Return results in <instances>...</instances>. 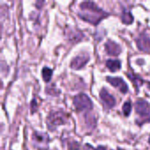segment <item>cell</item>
<instances>
[{"mask_svg": "<svg viewBox=\"0 0 150 150\" xmlns=\"http://www.w3.org/2000/svg\"><path fill=\"white\" fill-rule=\"evenodd\" d=\"M119 150H120V149H119Z\"/></svg>", "mask_w": 150, "mask_h": 150, "instance_id": "cell-20", "label": "cell"}, {"mask_svg": "<svg viewBox=\"0 0 150 150\" xmlns=\"http://www.w3.org/2000/svg\"><path fill=\"white\" fill-rule=\"evenodd\" d=\"M99 96H100L101 100L106 105L107 108H112L115 105V104H116L115 98L105 89L101 90V91L99 92Z\"/></svg>", "mask_w": 150, "mask_h": 150, "instance_id": "cell-8", "label": "cell"}, {"mask_svg": "<svg viewBox=\"0 0 150 150\" xmlns=\"http://www.w3.org/2000/svg\"><path fill=\"white\" fill-rule=\"evenodd\" d=\"M107 82L110 83L112 86L118 88L122 93H127L128 91V87L127 83L124 82L122 78L120 77H112V76H107L106 78Z\"/></svg>", "mask_w": 150, "mask_h": 150, "instance_id": "cell-6", "label": "cell"}, {"mask_svg": "<svg viewBox=\"0 0 150 150\" xmlns=\"http://www.w3.org/2000/svg\"><path fill=\"white\" fill-rule=\"evenodd\" d=\"M149 144H150V136H149Z\"/></svg>", "mask_w": 150, "mask_h": 150, "instance_id": "cell-19", "label": "cell"}, {"mask_svg": "<svg viewBox=\"0 0 150 150\" xmlns=\"http://www.w3.org/2000/svg\"><path fill=\"white\" fill-rule=\"evenodd\" d=\"M79 144L78 143H76V142H72V143H70L69 144V150H78L79 149Z\"/></svg>", "mask_w": 150, "mask_h": 150, "instance_id": "cell-17", "label": "cell"}, {"mask_svg": "<svg viewBox=\"0 0 150 150\" xmlns=\"http://www.w3.org/2000/svg\"><path fill=\"white\" fill-rule=\"evenodd\" d=\"M105 47L106 53L110 55L117 56L121 52V48H120V45H118L117 43H115L114 41H112V40H108L105 43Z\"/></svg>", "mask_w": 150, "mask_h": 150, "instance_id": "cell-9", "label": "cell"}, {"mask_svg": "<svg viewBox=\"0 0 150 150\" xmlns=\"http://www.w3.org/2000/svg\"><path fill=\"white\" fill-rule=\"evenodd\" d=\"M106 67L111 70V71H117L121 68V62L119 60H107L106 61Z\"/></svg>", "mask_w": 150, "mask_h": 150, "instance_id": "cell-11", "label": "cell"}, {"mask_svg": "<svg viewBox=\"0 0 150 150\" xmlns=\"http://www.w3.org/2000/svg\"><path fill=\"white\" fill-rule=\"evenodd\" d=\"M90 60V56L86 53H82L76 56L70 63V67L74 69H82Z\"/></svg>", "mask_w": 150, "mask_h": 150, "instance_id": "cell-5", "label": "cell"}, {"mask_svg": "<svg viewBox=\"0 0 150 150\" xmlns=\"http://www.w3.org/2000/svg\"><path fill=\"white\" fill-rule=\"evenodd\" d=\"M85 149L86 150H106V149H105V147H103V146H100V147H98L97 149H94L91 145L86 144V145H85Z\"/></svg>", "mask_w": 150, "mask_h": 150, "instance_id": "cell-16", "label": "cell"}, {"mask_svg": "<svg viewBox=\"0 0 150 150\" xmlns=\"http://www.w3.org/2000/svg\"><path fill=\"white\" fill-rule=\"evenodd\" d=\"M52 75H53V70L49 68H43L42 69V77H43V80L45 82H49L51 77H52Z\"/></svg>", "mask_w": 150, "mask_h": 150, "instance_id": "cell-14", "label": "cell"}, {"mask_svg": "<svg viewBox=\"0 0 150 150\" xmlns=\"http://www.w3.org/2000/svg\"><path fill=\"white\" fill-rule=\"evenodd\" d=\"M32 105H31V111H32V113H33L34 112V108L36 109V107H37V105H36V101L33 99V101H32V104H31Z\"/></svg>", "mask_w": 150, "mask_h": 150, "instance_id": "cell-18", "label": "cell"}, {"mask_svg": "<svg viewBox=\"0 0 150 150\" xmlns=\"http://www.w3.org/2000/svg\"><path fill=\"white\" fill-rule=\"evenodd\" d=\"M136 43L140 50L148 52L150 51V37L146 33H142L136 39Z\"/></svg>", "mask_w": 150, "mask_h": 150, "instance_id": "cell-7", "label": "cell"}, {"mask_svg": "<svg viewBox=\"0 0 150 150\" xmlns=\"http://www.w3.org/2000/svg\"><path fill=\"white\" fill-rule=\"evenodd\" d=\"M122 110H123V112H124V115L125 116H128L131 112V110H132V105H131V103L129 101L126 102L122 107Z\"/></svg>", "mask_w": 150, "mask_h": 150, "instance_id": "cell-15", "label": "cell"}, {"mask_svg": "<svg viewBox=\"0 0 150 150\" xmlns=\"http://www.w3.org/2000/svg\"><path fill=\"white\" fill-rule=\"evenodd\" d=\"M69 39L70 41H73V42H77L79 41L82 38H83V34L78 32V31H73V30H69V35H68Z\"/></svg>", "mask_w": 150, "mask_h": 150, "instance_id": "cell-12", "label": "cell"}, {"mask_svg": "<svg viewBox=\"0 0 150 150\" xmlns=\"http://www.w3.org/2000/svg\"><path fill=\"white\" fill-rule=\"evenodd\" d=\"M33 142H35L37 144L40 143V144H47L49 142V138L46 134H41V133H38L35 132L33 134Z\"/></svg>", "mask_w": 150, "mask_h": 150, "instance_id": "cell-10", "label": "cell"}, {"mask_svg": "<svg viewBox=\"0 0 150 150\" xmlns=\"http://www.w3.org/2000/svg\"><path fill=\"white\" fill-rule=\"evenodd\" d=\"M74 105L76 109L78 112H83V111H90L92 109V102L89 98V97L85 94H78L73 99Z\"/></svg>", "mask_w": 150, "mask_h": 150, "instance_id": "cell-2", "label": "cell"}, {"mask_svg": "<svg viewBox=\"0 0 150 150\" xmlns=\"http://www.w3.org/2000/svg\"><path fill=\"white\" fill-rule=\"evenodd\" d=\"M134 108L137 114L142 118H144L145 120L150 119V104L148 101L144 99L137 100L135 102Z\"/></svg>", "mask_w": 150, "mask_h": 150, "instance_id": "cell-4", "label": "cell"}, {"mask_svg": "<svg viewBox=\"0 0 150 150\" xmlns=\"http://www.w3.org/2000/svg\"><path fill=\"white\" fill-rule=\"evenodd\" d=\"M121 20L124 24H127V25H129V24H132L133 21H134V17L133 15L131 14L130 11H125L121 16Z\"/></svg>", "mask_w": 150, "mask_h": 150, "instance_id": "cell-13", "label": "cell"}, {"mask_svg": "<svg viewBox=\"0 0 150 150\" xmlns=\"http://www.w3.org/2000/svg\"><path fill=\"white\" fill-rule=\"evenodd\" d=\"M67 116L62 112H53L48 115L47 118V124L48 128L52 129L53 127H57L66 123Z\"/></svg>", "mask_w": 150, "mask_h": 150, "instance_id": "cell-3", "label": "cell"}, {"mask_svg": "<svg viewBox=\"0 0 150 150\" xmlns=\"http://www.w3.org/2000/svg\"><path fill=\"white\" fill-rule=\"evenodd\" d=\"M80 9L82 10V12L78 14L79 17L84 21L91 23L93 25H98L102 18L107 16V13L101 10L93 2L81 3Z\"/></svg>", "mask_w": 150, "mask_h": 150, "instance_id": "cell-1", "label": "cell"}]
</instances>
